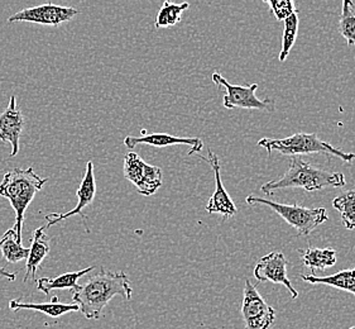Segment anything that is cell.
Here are the masks:
<instances>
[{"instance_id": "52a82bcc", "label": "cell", "mask_w": 355, "mask_h": 329, "mask_svg": "<svg viewBox=\"0 0 355 329\" xmlns=\"http://www.w3.org/2000/svg\"><path fill=\"white\" fill-rule=\"evenodd\" d=\"M242 315L247 329H270L276 321V312L258 293L257 287L245 280Z\"/></svg>"}, {"instance_id": "7c38bea8", "label": "cell", "mask_w": 355, "mask_h": 329, "mask_svg": "<svg viewBox=\"0 0 355 329\" xmlns=\"http://www.w3.org/2000/svg\"><path fill=\"white\" fill-rule=\"evenodd\" d=\"M76 195H78V205L72 210L67 213H51L44 217V219L47 222V226H46L47 228L64 221V219L70 218L72 215H81L83 221H86V215L83 213V209L90 205L96 195V181H95V174H94V164L92 161H89L86 164L85 175L80 183Z\"/></svg>"}, {"instance_id": "9c48e42d", "label": "cell", "mask_w": 355, "mask_h": 329, "mask_svg": "<svg viewBox=\"0 0 355 329\" xmlns=\"http://www.w3.org/2000/svg\"><path fill=\"white\" fill-rule=\"evenodd\" d=\"M80 15L78 9L72 7H61L53 3H47L38 7L27 8L21 12L12 15L8 22H31L43 26L57 27L64 22L71 21L76 15Z\"/></svg>"}, {"instance_id": "cb8c5ba5", "label": "cell", "mask_w": 355, "mask_h": 329, "mask_svg": "<svg viewBox=\"0 0 355 329\" xmlns=\"http://www.w3.org/2000/svg\"><path fill=\"white\" fill-rule=\"evenodd\" d=\"M299 15L293 13L284 22V36H282V50L279 53V61L284 62L288 58L290 51L296 42L299 35Z\"/></svg>"}, {"instance_id": "6da1fadb", "label": "cell", "mask_w": 355, "mask_h": 329, "mask_svg": "<svg viewBox=\"0 0 355 329\" xmlns=\"http://www.w3.org/2000/svg\"><path fill=\"white\" fill-rule=\"evenodd\" d=\"M133 289L125 272L105 271L101 269L92 275L84 285L73 292L72 303L78 305L86 319H100L103 310L114 296L132 299Z\"/></svg>"}, {"instance_id": "ba28073f", "label": "cell", "mask_w": 355, "mask_h": 329, "mask_svg": "<svg viewBox=\"0 0 355 329\" xmlns=\"http://www.w3.org/2000/svg\"><path fill=\"white\" fill-rule=\"evenodd\" d=\"M213 81L215 85L223 86L225 89V95L223 98V106L227 109L243 108V109H259V110H272L273 101L270 99L261 101L257 98V84L249 86L233 85L223 78L220 74H213Z\"/></svg>"}, {"instance_id": "7402d4cb", "label": "cell", "mask_w": 355, "mask_h": 329, "mask_svg": "<svg viewBox=\"0 0 355 329\" xmlns=\"http://www.w3.org/2000/svg\"><path fill=\"white\" fill-rule=\"evenodd\" d=\"M333 207L340 213L344 227L355 229V190H349L335 198Z\"/></svg>"}, {"instance_id": "d4e9b609", "label": "cell", "mask_w": 355, "mask_h": 329, "mask_svg": "<svg viewBox=\"0 0 355 329\" xmlns=\"http://www.w3.org/2000/svg\"><path fill=\"white\" fill-rule=\"evenodd\" d=\"M270 7V13L276 17L277 21H286L295 12V4L291 0H270L266 1Z\"/></svg>"}, {"instance_id": "5b68a950", "label": "cell", "mask_w": 355, "mask_h": 329, "mask_svg": "<svg viewBox=\"0 0 355 329\" xmlns=\"http://www.w3.org/2000/svg\"><path fill=\"white\" fill-rule=\"evenodd\" d=\"M249 205L263 204L272 208L281 218L299 232L300 236H309L313 229L319 227L320 224L327 222L329 217L325 208L310 209V208L301 207L297 203L288 205L282 203L267 201L259 196L249 195L247 198Z\"/></svg>"}, {"instance_id": "44dd1931", "label": "cell", "mask_w": 355, "mask_h": 329, "mask_svg": "<svg viewBox=\"0 0 355 329\" xmlns=\"http://www.w3.org/2000/svg\"><path fill=\"white\" fill-rule=\"evenodd\" d=\"M190 4L189 3H182V4H175L171 1H164V6L159 9L158 15L155 22V27L158 28H166V27H172L181 22L182 13L186 9H189Z\"/></svg>"}, {"instance_id": "3957f363", "label": "cell", "mask_w": 355, "mask_h": 329, "mask_svg": "<svg viewBox=\"0 0 355 329\" xmlns=\"http://www.w3.org/2000/svg\"><path fill=\"white\" fill-rule=\"evenodd\" d=\"M345 181L347 179L341 172L324 171L313 167L299 156H293L284 176L279 180L266 183L261 190L267 196L287 187H302L306 192H319L330 186L341 187L347 184Z\"/></svg>"}, {"instance_id": "8992f818", "label": "cell", "mask_w": 355, "mask_h": 329, "mask_svg": "<svg viewBox=\"0 0 355 329\" xmlns=\"http://www.w3.org/2000/svg\"><path fill=\"white\" fill-rule=\"evenodd\" d=\"M124 178L137 187L138 193L150 196L162 186V170L147 164L135 152L124 156Z\"/></svg>"}, {"instance_id": "603a6c76", "label": "cell", "mask_w": 355, "mask_h": 329, "mask_svg": "<svg viewBox=\"0 0 355 329\" xmlns=\"http://www.w3.org/2000/svg\"><path fill=\"white\" fill-rule=\"evenodd\" d=\"M339 32L341 36L347 40L348 46L355 44V15L354 4L350 0L343 1L341 8L340 22H339Z\"/></svg>"}, {"instance_id": "ac0fdd59", "label": "cell", "mask_w": 355, "mask_h": 329, "mask_svg": "<svg viewBox=\"0 0 355 329\" xmlns=\"http://www.w3.org/2000/svg\"><path fill=\"white\" fill-rule=\"evenodd\" d=\"M301 255L302 264L310 269V271H319V270H325L329 267H333L336 264V251L333 248H307V250H299Z\"/></svg>"}, {"instance_id": "4316f807", "label": "cell", "mask_w": 355, "mask_h": 329, "mask_svg": "<svg viewBox=\"0 0 355 329\" xmlns=\"http://www.w3.org/2000/svg\"><path fill=\"white\" fill-rule=\"evenodd\" d=\"M350 329H355V326H354V327H352V328H350Z\"/></svg>"}, {"instance_id": "d6986e66", "label": "cell", "mask_w": 355, "mask_h": 329, "mask_svg": "<svg viewBox=\"0 0 355 329\" xmlns=\"http://www.w3.org/2000/svg\"><path fill=\"white\" fill-rule=\"evenodd\" d=\"M301 279L310 284H322L355 295V269L343 270L335 275L324 278H319L315 275H302Z\"/></svg>"}, {"instance_id": "484cf974", "label": "cell", "mask_w": 355, "mask_h": 329, "mask_svg": "<svg viewBox=\"0 0 355 329\" xmlns=\"http://www.w3.org/2000/svg\"><path fill=\"white\" fill-rule=\"evenodd\" d=\"M0 278L7 279L8 281H15L17 279V272L9 271L4 267H0Z\"/></svg>"}, {"instance_id": "7a4b0ae2", "label": "cell", "mask_w": 355, "mask_h": 329, "mask_svg": "<svg viewBox=\"0 0 355 329\" xmlns=\"http://www.w3.org/2000/svg\"><path fill=\"white\" fill-rule=\"evenodd\" d=\"M46 183L47 179L41 178L33 167L9 170L4 174L0 183V196L10 201L15 209V223L13 229L17 233L18 242L21 244L24 213Z\"/></svg>"}, {"instance_id": "30bf717a", "label": "cell", "mask_w": 355, "mask_h": 329, "mask_svg": "<svg viewBox=\"0 0 355 329\" xmlns=\"http://www.w3.org/2000/svg\"><path fill=\"white\" fill-rule=\"evenodd\" d=\"M287 265L288 261L284 258V253L270 252L258 261L254 269V278L259 282L270 281L273 284L284 285L291 294L292 299H296L299 296V293L287 278Z\"/></svg>"}, {"instance_id": "e0dca14e", "label": "cell", "mask_w": 355, "mask_h": 329, "mask_svg": "<svg viewBox=\"0 0 355 329\" xmlns=\"http://www.w3.org/2000/svg\"><path fill=\"white\" fill-rule=\"evenodd\" d=\"M9 309L15 312L23 310V309H31V310H37L42 314L49 315L51 318H60L67 313L80 310L76 304L60 303L57 296H55L50 303H28V301H21V299H15L9 301Z\"/></svg>"}, {"instance_id": "277c9868", "label": "cell", "mask_w": 355, "mask_h": 329, "mask_svg": "<svg viewBox=\"0 0 355 329\" xmlns=\"http://www.w3.org/2000/svg\"><path fill=\"white\" fill-rule=\"evenodd\" d=\"M258 146L268 151L270 155L272 152H278L281 155L293 158V156L306 155V153H327V155L340 158L341 161L348 164L353 162L355 160V153L335 149L334 146L320 140L319 136L315 133L300 132L282 140L262 138L261 141H258Z\"/></svg>"}, {"instance_id": "9a60e30c", "label": "cell", "mask_w": 355, "mask_h": 329, "mask_svg": "<svg viewBox=\"0 0 355 329\" xmlns=\"http://www.w3.org/2000/svg\"><path fill=\"white\" fill-rule=\"evenodd\" d=\"M44 229H46V226H42V227L33 230V238H32V244L29 247L28 258H27V264H26V273L23 278L24 284H27L29 279L36 281L37 270L42 264L43 260L47 258L50 253V239L44 233Z\"/></svg>"}, {"instance_id": "5bb4252c", "label": "cell", "mask_w": 355, "mask_h": 329, "mask_svg": "<svg viewBox=\"0 0 355 329\" xmlns=\"http://www.w3.org/2000/svg\"><path fill=\"white\" fill-rule=\"evenodd\" d=\"M124 144L128 147L129 150H133L137 144H148V146H153L158 149H164V147L175 146V144H187V146H191L189 156H191L193 153H199L204 147V144L200 138L171 136L167 133L147 135L146 129H142V137H125Z\"/></svg>"}, {"instance_id": "2e32d148", "label": "cell", "mask_w": 355, "mask_h": 329, "mask_svg": "<svg viewBox=\"0 0 355 329\" xmlns=\"http://www.w3.org/2000/svg\"><path fill=\"white\" fill-rule=\"evenodd\" d=\"M94 269H95L94 266H90L80 271L64 272L56 278H41L37 280V290L42 292L46 295L50 294L52 290H64V289L78 292L81 287L78 284V280L85 276L86 273L93 271Z\"/></svg>"}, {"instance_id": "ffe728a7", "label": "cell", "mask_w": 355, "mask_h": 329, "mask_svg": "<svg viewBox=\"0 0 355 329\" xmlns=\"http://www.w3.org/2000/svg\"><path fill=\"white\" fill-rule=\"evenodd\" d=\"M0 251L4 260L9 264H18L21 260L28 258L29 248L21 246L17 239V233L13 228L8 229L7 232L0 238Z\"/></svg>"}, {"instance_id": "8fae6325", "label": "cell", "mask_w": 355, "mask_h": 329, "mask_svg": "<svg viewBox=\"0 0 355 329\" xmlns=\"http://www.w3.org/2000/svg\"><path fill=\"white\" fill-rule=\"evenodd\" d=\"M199 158L211 166L214 176H215V190H214L211 198L209 199V203L206 205V210L211 214L223 215L224 218L234 217L238 213V209L235 207L234 201L230 199L229 194L223 185L220 160L211 149H209V158H204V156H200V155Z\"/></svg>"}, {"instance_id": "4fadbf2b", "label": "cell", "mask_w": 355, "mask_h": 329, "mask_svg": "<svg viewBox=\"0 0 355 329\" xmlns=\"http://www.w3.org/2000/svg\"><path fill=\"white\" fill-rule=\"evenodd\" d=\"M24 126L26 118L21 109L17 107L15 95H12L7 109L0 113V140L12 144L10 158H15L19 153V141Z\"/></svg>"}]
</instances>
